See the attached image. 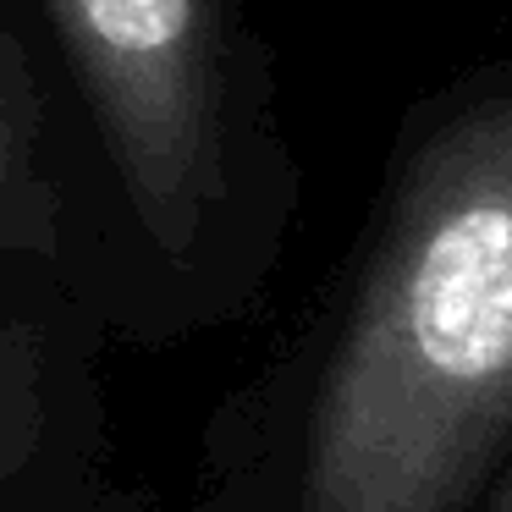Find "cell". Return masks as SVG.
<instances>
[{
    "instance_id": "1",
    "label": "cell",
    "mask_w": 512,
    "mask_h": 512,
    "mask_svg": "<svg viewBox=\"0 0 512 512\" xmlns=\"http://www.w3.org/2000/svg\"><path fill=\"white\" fill-rule=\"evenodd\" d=\"M512 463V61L402 127L303 380L287 512H479Z\"/></svg>"
},
{
    "instance_id": "3",
    "label": "cell",
    "mask_w": 512,
    "mask_h": 512,
    "mask_svg": "<svg viewBox=\"0 0 512 512\" xmlns=\"http://www.w3.org/2000/svg\"><path fill=\"white\" fill-rule=\"evenodd\" d=\"M72 358L50 309L0 303V512L61 446Z\"/></svg>"
},
{
    "instance_id": "2",
    "label": "cell",
    "mask_w": 512,
    "mask_h": 512,
    "mask_svg": "<svg viewBox=\"0 0 512 512\" xmlns=\"http://www.w3.org/2000/svg\"><path fill=\"white\" fill-rule=\"evenodd\" d=\"M138 265L182 309H237L292 215L276 67L243 0H34Z\"/></svg>"
},
{
    "instance_id": "4",
    "label": "cell",
    "mask_w": 512,
    "mask_h": 512,
    "mask_svg": "<svg viewBox=\"0 0 512 512\" xmlns=\"http://www.w3.org/2000/svg\"><path fill=\"white\" fill-rule=\"evenodd\" d=\"M479 512H512V463L501 468V479L490 485V496L479 501Z\"/></svg>"
}]
</instances>
